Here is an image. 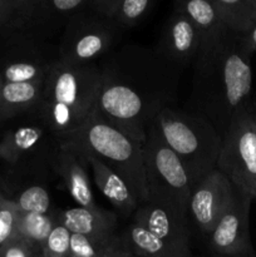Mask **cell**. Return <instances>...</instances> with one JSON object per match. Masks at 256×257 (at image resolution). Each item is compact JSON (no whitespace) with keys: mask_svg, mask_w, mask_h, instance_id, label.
Returning <instances> with one entry per match:
<instances>
[{"mask_svg":"<svg viewBox=\"0 0 256 257\" xmlns=\"http://www.w3.org/2000/svg\"><path fill=\"white\" fill-rule=\"evenodd\" d=\"M99 88L94 112L145 143L158 113L177 98L182 68L156 47L127 44L98 60Z\"/></svg>","mask_w":256,"mask_h":257,"instance_id":"obj_1","label":"cell"},{"mask_svg":"<svg viewBox=\"0 0 256 257\" xmlns=\"http://www.w3.org/2000/svg\"><path fill=\"white\" fill-rule=\"evenodd\" d=\"M251 87V54L240 35L227 32L193 63L187 109L202 115L223 137L233 115L248 102Z\"/></svg>","mask_w":256,"mask_h":257,"instance_id":"obj_2","label":"cell"},{"mask_svg":"<svg viewBox=\"0 0 256 257\" xmlns=\"http://www.w3.org/2000/svg\"><path fill=\"white\" fill-rule=\"evenodd\" d=\"M98 88V62L69 65L58 60L45 79L42 102L34 114L60 140L78 130L92 114Z\"/></svg>","mask_w":256,"mask_h":257,"instance_id":"obj_3","label":"cell"},{"mask_svg":"<svg viewBox=\"0 0 256 257\" xmlns=\"http://www.w3.org/2000/svg\"><path fill=\"white\" fill-rule=\"evenodd\" d=\"M59 146L87 152L124 180L140 205L148 197L143 143L103 119L93 110L82 125L58 140Z\"/></svg>","mask_w":256,"mask_h":257,"instance_id":"obj_4","label":"cell"},{"mask_svg":"<svg viewBox=\"0 0 256 257\" xmlns=\"http://www.w3.org/2000/svg\"><path fill=\"white\" fill-rule=\"evenodd\" d=\"M152 125L178 156L193 185L216 170L222 137L202 115L170 105L158 113Z\"/></svg>","mask_w":256,"mask_h":257,"instance_id":"obj_5","label":"cell"},{"mask_svg":"<svg viewBox=\"0 0 256 257\" xmlns=\"http://www.w3.org/2000/svg\"><path fill=\"white\" fill-rule=\"evenodd\" d=\"M58 150V138L35 114L28 123L8 130L0 140V160L23 186L48 177Z\"/></svg>","mask_w":256,"mask_h":257,"instance_id":"obj_6","label":"cell"},{"mask_svg":"<svg viewBox=\"0 0 256 257\" xmlns=\"http://www.w3.org/2000/svg\"><path fill=\"white\" fill-rule=\"evenodd\" d=\"M216 168L256 201V107L248 102L236 112L222 137Z\"/></svg>","mask_w":256,"mask_h":257,"instance_id":"obj_7","label":"cell"},{"mask_svg":"<svg viewBox=\"0 0 256 257\" xmlns=\"http://www.w3.org/2000/svg\"><path fill=\"white\" fill-rule=\"evenodd\" d=\"M122 28L112 19L87 8L63 29L58 43L59 62L69 65L97 63L113 49Z\"/></svg>","mask_w":256,"mask_h":257,"instance_id":"obj_8","label":"cell"},{"mask_svg":"<svg viewBox=\"0 0 256 257\" xmlns=\"http://www.w3.org/2000/svg\"><path fill=\"white\" fill-rule=\"evenodd\" d=\"M3 35L0 75L4 83L45 80L59 60L58 45L49 39L24 30H13Z\"/></svg>","mask_w":256,"mask_h":257,"instance_id":"obj_9","label":"cell"},{"mask_svg":"<svg viewBox=\"0 0 256 257\" xmlns=\"http://www.w3.org/2000/svg\"><path fill=\"white\" fill-rule=\"evenodd\" d=\"M148 196H161L177 202L187 212L193 181L178 156L158 136L153 125L143 143Z\"/></svg>","mask_w":256,"mask_h":257,"instance_id":"obj_10","label":"cell"},{"mask_svg":"<svg viewBox=\"0 0 256 257\" xmlns=\"http://www.w3.org/2000/svg\"><path fill=\"white\" fill-rule=\"evenodd\" d=\"M132 220L160 238L175 257H192L187 212L173 200L148 196Z\"/></svg>","mask_w":256,"mask_h":257,"instance_id":"obj_11","label":"cell"},{"mask_svg":"<svg viewBox=\"0 0 256 257\" xmlns=\"http://www.w3.org/2000/svg\"><path fill=\"white\" fill-rule=\"evenodd\" d=\"M252 198L236 190L230 205L208 233V243L218 256L256 257L250 238V207Z\"/></svg>","mask_w":256,"mask_h":257,"instance_id":"obj_12","label":"cell"},{"mask_svg":"<svg viewBox=\"0 0 256 257\" xmlns=\"http://www.w3.org/2000/svg\"><path fill=\"white\" fill-rule=\"evenodd\" d=\"M237 188L217 168L193 186L187 202L188 222L207 236L230 205Z\"/></svg>","mask_w":256,"mask_h":257,"instance_id":"obj_13","label":"cell"},{"mask_svg":"<svg viewBox=\"0 0 256 257\" xmlns=\"http://www.w3.org/2000/svg\"><path fill=\"white\" fill-rule=\"evenodd\" d=\"M158 52L180 68L193 64L202 50V37L192 22L178 10H173L166 22Z\"/></svg>","mask_w":256,"mask_h":257,"instance_id":"obj_14","label":"cell"},{"mask_svg":"<svg viewBox=\"0 0 256 257\" xmlns=\"http://www.w3.org/2000/svg\"><path fill=\"white\" fill-rule=\"evenodd\" d=\"M88 168L87 161L79 152L59 146L53 161V172L62 178L70 197L78 206L97 207L93 197Z\"/></svg>","mask_w":256,"mask_h":257,"instance_id":"obj_15","label":"cell"},{"mask_svg":"<svg viewBox=\"0 0 256 257\" xmlns=\"http://www.w3.org/2000/svg\"><path fill=\"white\" fill-rule=\"evenodd\" d=\"M90 0H40L25 27L20 30L49 39L77 13L87 9Z\"/></svg>","mask_w":256,"mask_h":257,"instance_id":"obj_16","label":"cell"},{"mask_svg":"<svg viewBox=\"0 0 256 257\" xmlns=\"http://www.w3.org/2000/svg\"><path fill=\"white\" fill-rule=\"evenodd\" d=\"M79 153L87 161L88 167L92 171L95 185L98 186L100 192L104 195V197L109 201L110 205L114 207L118 215L125 218L133 216L140 203L137 202L135 195L128 187L127 183L124 182V180L90 153Z\"/></svg>","mask_w":256,"mask_h":257,"instance_id":"obj_17","label":"cell"},{"mask_svg":"<svg viewBox=\"0 0 256 257\" xmlns=\"http://www.w3.org/2000/svg\"><path fill=\"white\" fill-rule=\"evenodd\" d=\"M57 218L72 233L95 238H110L117 236V213L100 207H77L57 212Z\"/></svg>","mask_w":256,"mask_h":257,"instance_id":"obj_18","label":"cell"},{"mask_svg":"<svg viewBox=\"0 0 256 257\" xmlns=\"http://www.w3.org/2000/svg\"><path fill=\"white\" fill-rule=\"evenodd\" d=\"M175 9L185 14L198 29L202 37L201 52L207 50L231 32L212 0H175Z\"/></svg>","mask_w":256,"mask_h":257,"instance_id":"obj_19","label":"cell"},{"mask_svg":"<svg viewBox=\"0 0 256 257\" xmlns=\"http://www.w3.org/2000/svg\"><path fill=\"white\" fill-rule=\"evenodd\" d=\"M45 80L4 83L0 120H10L20 115L34 114L42 102Z\"/></svg>","mask_w":256,"mask_h":257,"instance_id":"obj_20","label":"cell"},{"mask_svg":"<svg viewBox=\"0 0 256 257\" xmlns=\"http://www.w3.org/2000/svg\"><path fill=\"white\" fill-rule=\"evenodd\" d=\"M119 237L123 245L136 257H175L160 238L135 221L125 227Z\"/></svg>","mask_w":256,"mask_h":257,"instance_id":"obj_21","label":"cell"},{"mask_svg":"<svg viewBox=\"0 0 256 257\" xmlns=\"http://www.w3.org/2000/svg\"><path fill=\"white\" fill-rule=\"evenodd\" d=\"M57 212L34 213V212H18L15 236L40 251L43 243L47 240L48 235L52 231L53 226L57 222Z\"/></svg>","mask_w":256,"mask_h":257,"instance_id":"obj_22","label":"cell"},{"mask_svg":"<svg viewBox=\"0 0 256 257\" xmlns=\"http://www.w3.org/2000/svg\"><path fill=\"white\" fill-rule=\"evenodd\" d=\"M231 32L241 35L256 23V0H212Z\"/></svg>","mask_w":256,"mask_h":257,"instance_id":"obj_23","label":"cell"},{"mask_svg":"<svg viewBox=\"0 0 256 257\" xmlns=\"http://www.w3.org/2000/svg\"><path fill=\"white\" fill-rule=\"evenodd\" d=\"M22 212H52V200L49 190L42 182H33L18 188L15 195L9 198Z\"/></svg>","mask_w":256,"mask_h":257,"instance_id":"obj_24","label":"cell"},{"mask_svg":"<svg viewBox=\"0 0 256 257\" xmlns=\"http://www.w3.org/2000/svg\"><path fill=\"white\" fill-rule=\"evenodd\" d=\"M119 241L118 235L110 238H95L72 233L68 257H107Z\"/></svg>","mask_w":256,"mask_h":257,"instance_id":"obj_25","label":"cell"},{"mask_svg":"<svg viewBox=\"0 0 256 257\" xmlns=\"http://www.w3.org/2000/svg\"><path fill=\"white\" fill-rule=\"evenodd\" d=\"M156 0H120L112 19L122 29L136 27L148 14Z\"/></svg>","mask_w":256,"mask_h":257,"instance_id":"obj_26","label":"cell"},{"mask_svg":"<svg viewBox=\"0 0 256 257\" xmlns=\"http://www.w3.org/2000/svg\"><path fill=\"white\" fill-rule=\"evenodd\" d=\"M72 232L57 220L40 248L43 257H68Z\"/></svg>","mask_w":256,"mask_h":257,"instance_id":"obj_27","label":"cell"},{"mask_svg":"<svg viewBox=\"0 0 256 257\" xmlns=\"http://www.w3.org/2000/svg\"><path fill=\"white\" fill-rule=\"evenodd\" d=\"M19 210L17 206L0 193V246L15 236V226Z\"/></svg>","mask_w":256,"mask_h":257,"instance_id":"obj_28","label":"cell"},{"mask_svg":"<svg viewBox=\"0 0 256 257\" xmlns=\"http://www.w3.org/2000/svg\"><path fill=\"white\" fill-rule=\"evenodd\" d=\"M39 2L40 0H7L10 12V24L7 32L23 29Z\"/></svg>","mask_w":256,"mask_h":257,"instance_id":"obj_29","label":"cell"},{"mask_svg":"<svg viewBox=\"0 0 256 257\" xmlns=\"http://www.w3.org/2000/svg\"><path fill=\"white\" fill-rule=\"evenodd\" d=\"M35 252L40 251L18 236H14L0 246V257H33Z\"/></svg>","mask_w":256,"mask_h":257,"instance_id":"obj_30","label":"cell"},{"mask_svg":"<svg viewBox=\"0 0 256 257\" xmlns=\"http://www.w3.org/2000/svg\"><path fill=\"white\" fill-rule=\"evenodd\" d=\"M119 3L120 0H90L89 8L100 14L112 18Z\"/></svg>","mask_w":256,"mask_h":257,"instance_id":"obj_31","label":"cell"},{"mask_svg":"<svg viewBox=\"0 0 256 257\" xmlns=\"http://www.w3.org/2000/svg\"><path fill=\"white\" fill-rule=\"evenodd\" d=\"M242 47L248 54L252 55L256 52V23L246 33L240 35Z\"/></svg>","mask_w":256,"mask_h":257,"instance_id":"obj_32","label":"cell"},{"mask_svg":"<svg viewBox=\"0 0 256 257\" xmlns=\"http://www.w3.org/2000/svg\"><path fill=\"white\" fill-rule=\"evenodd\" d=\"M10 24V12L7 0H0V34H4Z\"/></svg>","mask_w":256,"mask_h":257,"instance_id":"obj_33","label":"cell"},{"mask_svg":"<svg viewBox=\"0 0 256 257\" xmlns=\"http://www.w3.org/2000/svg\"><path fill=\"white\" fill-rule=\"evenodd\" d=\"M107 257H136V256L133 255V253L131 252L124 245H123L122 241H119V243H118V245L115 246L109 253H108Z\"/></svg>","mask_w":256,"mask_h":257,"instance_id":"obj_34","label":"cell"},{"mask_svg":"<svg viewBox=\"0 0 256 257\" xmlns=\"http://www.w3.org/2000/svg\"><path fill=\"white\" fill-rule=\"evenodd\" d=\"M3 87H4V80H3L2 75H0V103H2V95H3Z\"/></svg>","mask_w":256,"mask_h":257,"instance_id":"obj_35","label":"cell"},{"mask_svg":"<svg viewBox=\"0 0 256 257\" xmlns=\"http://www.w3.org/2000/svg\"><path fill=\"white\" fill-rule=\"evenodd\" d=\"M33 257H43V255L40 252H35L34 255H33Z\"/></svg>","mask_w":256,"mask_h":257,"instance_id":"obj_36","label":"cell"},{"mask_svg":"<svg viewBox=\"0 0 256 257\" xmlns=\"http://www.w3.org/2000/svg\"><path fill=\"white\" fill-rule=\"evenodd\" d=\"M218 257H240V256H218Z\"/></svg>","mask_w":256,"mask_h":257,"instance_id":"obj_37","label":"cell"},{"mask_svg":"<svg viewBox=\"0 0 256 257\" xmlns=\"http://www.w3.org/2000/svg\"><path fill=\"white\" fill-rule=\"evenodd\" d=\"M145 257H151V256H145Z\"/></svg>","mask_w":256,"mask_h":257,"instance_id":"obj_38","label":"cell"},{"mask_svg":"<svg viewBox=\"0 0 256 257\" xmlns=\"http://www.w3.org/2000/svg\"><path fill=\"white\" fill-rule=\"evenodd\" d=\"M0 193H2V190H0Z\"/></svg>","mask_w":256,"mask_h":257,"instance_id":"obj_39","label":"cell"}]
</instances>
